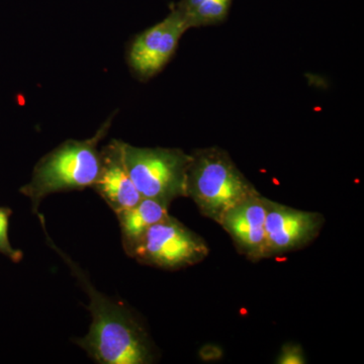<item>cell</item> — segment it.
<instances>
[{"label": "cell", "instance_id": "1", "mask_svg": "<svg viewBox=\"0 0 364 364\" xmlns=\"http://www.w3.org/2000/svg\"><path fill=\"white\" fill-rule=\"evenodd\" d=\"M50 247L70 267L90 298V331L74 340L91 359L100 364H148L155 360L154 347L147 330L124 303L100 293L73 260L55 245L46 228L45 218L38 214Z\"/></svg>", "mask_w": 364, "mask_h": 364}, {"label": "cell", "instance_id": "2", "mask_svg": "<svg viewBox=\"0 0 364 364\" xmlns=\"http://www.w3.org/2000/svg\"><path fill=\"white\" fill-rule=\"evenodd\" d=\"M112 119L109 117L92 138L65 141L37 163L32 179L20 188L32 202L33 213H39L40 203L52 193L93 188L102 168L98 144L109 132Z\"/></svg>", "mask_w": 364, "mask_h": 364}, {"label": "cell", "instance_id": "3", "mask_svg": "<svg viewBox=\"0 0 364 364\" xmlns=\"http://www.w3.org/2000/svg\"><path fill=\"white\" fill-rule=\"evenodd\" d=\"M191 155L186 198L208 219L220 225L230 208L259 193L221 148L198 149Z\"/></svg>", "mask_w": 364, "mask_h": 364}, {"label": "cell", "instance_id": "4", "mask_svg": "<svg viewBox=\"0 0 364 364\" xmlns=\"http://www.w3.org/2000/svg\"><path fill=\"white\" fill-rule=\"evenodd\" d=\"M127 170L142 198L170 205L186 198V177L191 155L176 148H140L122 142Z\"/></svg>", "mask_w": 364, "mask_h": 364}, {"label": "cell", "instance_id": "5", "mask_svg": "<svg viewBox=\"0 0 364 364\" xmlns=\"http://www.w3.org/2000/svg\"><path fill=\"white\" fill-rule=\"evenodd\" d=\"M127 255L141 264L177 270L202 262L208 247L202 237L169 215L150 227Z\"/></svg>", "mask_w": 364, "mask_h": 364}, {"label": "cell", "instance_id": "6", "mask_svg": "<svg viewBox=\"0 0 364 364\" xmlns=\"http://www.w3.org/2000/svg\"><path fill=\"white\" fill-rule=\"evenodd\" d=\"M188 23L176 6L157 25L136 36L128 53L132 70L141 79L156 75L173 56Z\"/></svg>", "mask_w": 364, "mask_h": 364}, {"label": "cell", "instance_id": "7", "mask_svg": "<svg viewBox=\"0 0 364 364\" xmlns=\"http://www.w3.org/2000/svg\"><path fill=\"white\" fill-rule=\"evenodd\" d=\"M324 222L318 213L296 210L267 198L264 257H277L305 247L317 238Z\"/></svg>", "mask_w": 364, "mask_h": 364}, {"label": "cell", "instance_id": "8", "mask_svg": "<svg viewBox=\"0 0 364 364\" xmlns=\"http://www.w3.org/2000/svg\"><path fill=\"white\" fill-rule=\"evenodd\" d=\"M267 198L258 193L230 208L220 225L233 239L239 252L251 261L264 257Z\"/></svg>", "mask_w": 364, "mask_h": 364}, {"label": "cell", "instance_id": "9", "mask_svg": "<svg viewBox=\"0 0 364 364\" xmlns=\"http://www.w3.org/2000/svg\"><path fill=\"white\" fill-rule=\"evenodd\" d=\"M102 168L93 189L114 214L136 205L142 200L127 170L122 141L112 140L102 150Z\"/></svg>", "mask_w": 364, "mask_h": 364}, {"label": "cell", "instance_id": "10", "mask_svg": "<svg viewBox=\"0 0 364 364\" xmlns=\"http://www.w3.org/2000/svg\"><path fill=\"white\" fill-rule=\"evenodd\" d=\"M168 208L167 203L143 198L134 207L116 214L126 254L138 243L150 227L168 217Z\"/></svg>", "mask_w": 364, "mask_h": 364}, {"label": "cell", "instance_id": "11", "mask_svg": "<svg viewBox=\"0 0 364 364\" xmlns=\"http://www.w3.org/2000/svg\"><path fill=\"white\" fill-rule=\"evenodd\" d=\"M232 0H181L176 6L188 28L219 25L226 20Z\"/></svg>", "mask_w": 364, "mask_h": 364}, {"label": "cell", "instance_id": "12", "mask_svg": "<svg viewBox=\"0 0 364 364\" xmlns=\"http://www.w3.org/2000/svg\"><path fill=\"white\" fill-rule=\"evenodd\" d=\"M11 215V208L0 207V254L6 256L14 263H20L23 260V253L18 249L14 248L9 241V219Z\"/></svg>", "mask_w": 364, "mask_h": 364}, {"label": "cell", "instance_id": "13", "mask_svg": "<svg viewBox=\"0 0 364 364\" xmlns=\"http://www.w3.org/2000/svg\"><path fill=\"white\" fill-rule=\"evenodd\" d=\"M306 363L303 348L296 343L284 344L277 361V363L279 364H304Z\"/></svg>", "mask_w": 364, "mask_h": 364}]
</instances>
